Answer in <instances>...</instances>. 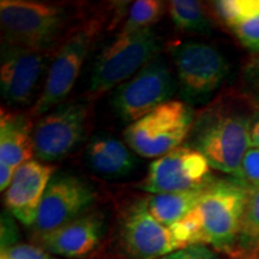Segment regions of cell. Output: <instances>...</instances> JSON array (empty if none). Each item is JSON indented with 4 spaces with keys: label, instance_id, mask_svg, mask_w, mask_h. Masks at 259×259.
Returning <instances> with one entry per match:
<instances>
[{
    "label": "cell",
    "instance_id": "d4e9b609",
    "mask_svg": "<svg viewBox=\"0 0 259 259\" xmlns=\"http://www.w3.org/2000/svg\"><path fill=\"white\" fill-rule=\"evenodd\" d=\"M2 259H57L38 246L29 244L11 245L2 250Z\"/></svg>",
    "mask_w": 259,
    "mask_h": 259
},
{
    "label": "cell",
    "instance_id": "5b68a950",
    "mask_svg": "<svg viewBox=\"0 0 259 259\" xmlns=\"http://www.w3.org/2000/svg\"><path fill=\"white\" fill-rule=\"evenodd\" d=\"M102 25V21L99 18H90L74 27L57 48L45 78L44 88L30 113L32 118L45 115L66 102L65 100L78 78Z\"/></svg>",
    "mask_w": 259,
    "mask_h": 259
},
{
    "label": "cell",
    "instance_id": "7c38bea8",
    "mask_svg": "<svg viewBox=\"0 0 259 259\" xmlns=\"http://www.w3.org/2000/svg\"><path fill=\"white\" fill-rule=\"evenodd\" d=\"M54 52H44L2 42L0 92L8 106H27L48 72Z\"/></svg>",
    "mask_w": 259,
    "mask_h": 259
},
{
    "label": "cell",
    "instance_id": "4fadbf2b",
    "mask_svg": "<svg viewBox=\"0 0 259 259\" xmlns=\"http://www.w3.org/2000/svg\"><path fill=\"white\" fill-rule=\"evenodd\" d=\"M120 244L130 259H160L185 247L173 227L162 225L151 215L145 198L136 200L125 210Z\"/></svg>",
    "mask_w": 259,
    "mask_h": 259
},
{
    "label": "cell",
    "instance_id": "7402d4cb",
    "mask_svg": "<svg viewBox=\"0 0 259 259\" xmlns=\"http://www.w3.org/2000/svg\"><path fill=\"white\" fill-rule=\"evenodd\" d=\"M167 8L166 3L157 0H138L132 3L120 34H134L145 29H151L153 25L161 21Z\"/></svg>",
    "mask_w": 259,
    "mask_h": 259
},
{
    "label": "cell",
    "instance_id": "484cf974",
    "mask_svg": "<svg viewBox=\"0 0 259 259\" xmlns=\"http://www.w3.org/2000/svg\"><path fill=\"white\" fill-rule=\"evenodd\" d=\"M160 259H219L215 250L203 245H191Z\"/></svg>",
    "mask_w": 259,
    "mask_h": 259
},
{
    "label": "cell",
    "instance_id": "cb8c5ba5",
    "mask_svg": "<svg viewBox=\"0 0 259 259\" xmlns=\"http://www.w3.org/2000/svg\"><path fill=\"white\" fill-rule=\"evenodd\" d=\"M250 189L259 186V148L251 147L242 158L240 168L233 176Z\"/></svg>",
    "mask_w": 259,
    "mask_h": 259
},
{
    "label": "cell",
    "instance_id": "44dd1931",
    "mask_svg": "<svg viewBox=\"0 0 259 259\" xmlns=\"http://www.w3.org/2000/svg\"><path fill=\"white\" fill-rule=\"evenodd\" d=\"M234 252L241 255L259 253V186L251 189Z\"/></svg>",
    "mask_w": 259,
    "mask_h": 259
},
{
    "label": "cell",
    "instance_id": "8992f818",
    "mask_svg": "<svg viewBox=\"0 0 259 259\" xmlns=\"http://www.w3.org/2000/svg\"><path fill=\"white\" fill-rule=\"evenodd\" d=\"M194 119L192 106L170 100L130 124L124 132L125 143L139 156L160 158L183 145Z\"/></svg>",
    "mask_w": 259,
    "mask_h": 259
},
{
    "label": "cell",
    "instance_id": "ffe728a7",
    "mask_svg": "<svg viewBox=\"0 0 259 259\" xmlns=\"http://www.w3.org/2000/svg\"><path fill=\"white\" fill-rule=\"evenodd\" d=\"M168 11L174 25L187 32L210 35L212 23L204 11L202 3L194 0H173L168 3Z\"/></svg>",
    "mask_w": 259,
    "mask_h": 259
},
{
    "label": "cell",
    "instance_id": "e0dca14e",
    "mask_svg": "<svg viewBox=\"0 0 259 259\" xmlns=\"http://www.w3.org/2000/svg\"><path fill=\"white\" fill-rule=\"evenodd\" d=\"M85 162L94 173L108 178L128 176L136 167L128 145L106 132H99L90 139L85 148Z\"/></svg>",
    "mask_w": 259,
    "mask_h": 259
},
{
    "label": "cell",
    "instance_id": "5bb4252c",
    "mask_svg": "<svg viewBox=\"0 0 259 259\" xmlns=\"http://www.w3.org/2000/svg\"><path fill=\"white\" fill-rule=\"evenodd\" d=\"M54 167L38 160L22 164L15 171L5 191L4 203L9 212L22 225L32 227L36 221L44 194L54 176Z\"/></svg>",
    "mask_w": 259,
    "mask_h": 259
},
{
    "label": "cell",
    "instance_id": "9c48e42d",
    "mask_svg": "<svg viewBox=\"0 0 259 259\" xmlns=\"http://www.w3.org/2000/svg\"><path fill=\"white\" fill-rule=\"evenodd\" d=\"M88 106L64 102L42 115L34 127L35 157L50 162L63 160L85 139Z\"/></svg>",
    "mask_w": 259,
    "mask_h": 259
},
{
    "label": "cell",
    "instance_id": "52a82bcc",
    "mask_svg": "<svg viewBox=\"0 0 259 259\" xmlns=\"http://www.w3.org/2000/svg\"><path fill=\"white\" fill-rule=\"evenodd\" d=\"M171 57L179 95L190 106L208 101L228 74V61L211 45L183 42L173 48Z\"/></svg>",
    "mask_w": 259,
    "mask_h": 259
},
{
    "label": "cell",
    "instance_id": "603a6c76",
    "mask_svg": "<svg viewBox=\"0 0 259 259\" xmlns=\"http://www.w3.org/2000/svg\"><path fill=\"white\" fill-rule=\"evenodd\" d=\"M240 95L254 112H259V53H254L242 69Z\"/></svg>",
    "mask_w": 259,
    "mask_h": 259
},
{
    "label": "cell",
    "instance_id": "d6986e66",
    "mask_svg": "<svg viewBox=\"0 0 259 259\" xmlns=\"http://www.w3.org/2000/svg\"><path fill=\"white\" fill-rule=\"evenodd\" d=\"M210 184L181 192L150 194L145 198V202L149 211L158 222L170 227L185 220L194 211Z\"/></svg>",
    "mask_w": 259,
    "mask_h": 259
},
{
    "label": "cell",
    "instance_id": "277c9868",
    "mask_svg": "<svg viewBox=\"0 0 259 259\" xmlns=\"http://www.w3.org/2000/svg\"><path fill=\"white\" fill-rule=\"evenodd\" d=\"M161 48V37L153 28L134 34H119L94 60L87 90L88 101L99 99L134 77L160 54Z\"/></svg>",
    "mask_w": 259,
    "mask_h": 259
},
{
    "label": "cell",
    "instance_id": "3957f363",
    "mask_svg": "<svg viewBox=\"0 0 259 259\" xmlns=\"http://www.w3.org/2000/svg\"><path fill=\"white\" fill-rule=\"evenodd\" d=\"M72 14L67 6L35 0H2V42L44 52H56L69 32Z\"/></svg>",
    "mask_w": 259,
    "mask_h": 259
},
{
    "label": "cell",
    "instance_id": "4316f807",
    "mask_svg": "<svg viewBox=\"0 0 259 259\" xmlns=\"http://www.w3.org/2000/svg\"><path fill=\"white\" fill-rule=\"evenodd\" d=\"M15 171L16 169H14V168L0 163V190H2V192L8 190L9 186L11 185Z\"/></svg>",
    "mask_w": 259,
    "mask_h": 259
},
{
    "label": "cell",
    "instance_id": "8fae6325",
    "mask_svg": "<svg viewBox=\"0 0 259 259\" xmlns=\"http://www.w3.org/2000/svg\"><path fill=\"white\" fill-rule=\"evenodd\" d=\"M213 180L206 158L190 145H180L151 162L138 189L150 194L173 193L198 189Z\"/></svg>",
    "mask_w": 259,
    "mask_h": 259
},
{
    "label": "cell",
    "instance_id": "83f0119b",
    "mask_svg": "<svg viewBox=\"0 0 259 259\" xmlns=\"http://www.w3.org/2000/svg\"><path fill=\"white\" fill-rule=\"evenodd\" d=\"M251 142L252 147L259 148V112H255L253 114V119H252Z\"/></svg>",
    "mask_w": 259,
    "mask_h": 259
},
{
    "label": "cell",
    "instance_id": "7a4b0ae2",
    "mask_svg": "<svg viewBox=\"0 0 259 259\" xmlns=\"http://www.w3.org/2000/svg\"><path fill=\"white\" fill-rule=\"evenodd\" d=\"M254 113L245 100L219 101L196 116L187 145L202 154L213 169L234 176L252 147Z\"/></svg>",
    "mask_w": 259,
    "mask_h": 259
},
{
    "label": "cell",
    "instance_id": "ba28073f",
    "mask_svg": "<svg viewBox=\"0 0 259 259\" xmlns=\"http://www.w3.org/2000/svg\"><path fill=\"white\" fill-rule=\"evenodd\" d=\"M177 88L169 64L158 54L134 77L116 87L111 103L118 118L130 125L170 101Z\"/></svg>",
    "mask_w": 259,
    "mask_h": 259
},
{
    "label": "cell",
    "instance_id": "2e32d148",
    "mask_svg": "<svg viewBox=\"0 0 259 259\" xmlns=\"http://www.w3.org/2000/svg\"><path fill=\"white\" fill-rule=\"evenodd\" d=\"M32 115L2 109L0 163L17 169L35 156Z\"/></svg>",
    "mask_w": 259,
    "mask_h": 259
},
{
    "label": "cell",
    "instance_id": "6da1fadb",
    "mask_svg": "<svg viewBox=\"0 0 259 259\" xmlns=\"http://www.w3.org/2000/svg\"><path fill=\"white\" fill-rule=\"evenodd\" d=\"M251 189L240 180L215 179L194 211L173 227L184 246L203 245L233 253Z\"/></svg>",
    "mask_w": 259,
    "mask_h": 259
},
{
    "label": "cell",
    "instance_id": "ac0fdd59",
    "mask_svg": "<svg viewBox=\"0 0 259 259\" xmlns=\"http://www.w3.org/2000/svg\"><path fill=\"white\" fill-rule=\"evenodd\" d=\"M219 15L242 46L259 53V0H225Z\"/></svg>",
    "mask_w": 259,
    "mask_h": 259
},
{
    "label": "cell",
    "instance_id": "9a60e30c",
    "mask_svg": "<svg viewBox=\"0 0 259 259\" xmlns=\"http://www.w3.org/2000/svg\"><path fill=\"white\" fill-rule=\"evenodd\" d=\"M105 231V220L99 212H87L38 239L40 247L64 258H83L95 250Z\"/></svg>",
    "mask_w": 259,
    "mask_h": 259
},
{
    "label": "cell",
    "instance_id": "30bf717a",
    "mask_svg": "<svg viewBox=\"0 0 259 259\" xmlns=\"http://www.w3.org/2000/svg\"><path fill=\"white\" fill-rule=\"evenodd\" d=\"M97 198L92 184L72 174L52 178L40 204L32 231L37 239L89 212Z\"/></svg>",
    "mask_w": 259,
    "mask_h": 259
}]
</instances>
